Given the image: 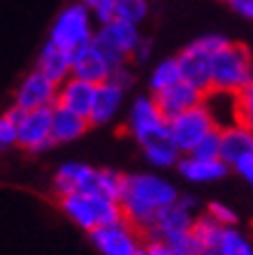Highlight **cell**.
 Wrapping results in <instances>:
<instances>
[{"mask_svg": "<svg viewBox=\"0 0 253 255\" xmlns=\"http://www.w3.org/2000/svg\"><path fill=\"white\" fill-rule=\"evenodd\" d=\"M179 188L160 172H133V174H126L121 207H123L126 221L133 223L147 237L160 211L174 204L179 200Z\"/></svg>", "mask_w": 253, "mask_h": 255, "instance_id": "cell-1", "label": "cell"}, {"mask_svg": "<svg viewBox=\"0 0 253 255\" xmlns=\"http://www.w3.org/2000/svg\"><path fill=\"white\" fill-rule=\"evenodd\" d=\"M56 204L70 221L84 232H93L105 225L126 221L121 202L98 193H70L63 197H56Z\"/></svg>", "mask_w": 253, "mask_h": 255, "instance_id": "cell-2", "label": "cell"}, {"mask_svg": "<svg viewBox=\"0 0 253 255\" xmlns=\"http://www.w3.org/2000/svg\"><path fill=\"white\" fill-rule=\"evenodd\" d=\"M98 28L100 26H98L93 12L84 2L72 0V2L60 7L58 14L53 16L47 40L53 42L56 47L74 54V51H79L81 47H86L95 40Z\"/></svg>", "mask_w": 253, "mask_h": 255, "instance_id": "cell-3", "label": "cell"}, {"mask_svg": "<svg viewBox=\"0 0 253 255\" xmlns=\"http://www.w3.org/2000/svg\"><path fill=\"white\" fill-rule=\"evenodd\" d=\"M228 42L230 40L221 33H205L200 37H195L193 42H188L186 47L177 54L184 81H188L191 86H195L205 95L209 93L214 88V77H212L214 54H219Z\"/></svg>", "mask_w": 253, "mask_h": 255, "instance_id": "cell-4", "label": "cell"}, {"mask_svg": "<svg viewBox=\"0 0 253 255\" xmlns=\"http://www.w3.org/2000/svg\"><path fill=\"white\" fill-rule=\"evenodd\" d=\"M214 88L212 91H230L242 93L253 81V54L242 42H228L212 63Z\"/></svg>", "mask_w": 253, "mask_h": 255, "instance_id": "cell-5", "label": "cell"}, {"mask_svg": "<svg viewBox=\"0 0 253 255\" xmlns=\"http://www.w3.org/2000/svg\"><path fill=\"white\" fill-rule=\"evenodd\" d=\"M126 132L140 146L170 137V119L160 112L158 102L151 93H142L133 98L126 116Z\"/></svg>", "mask_w": 253, "mask_h": 255, "instance_id": "cell-6", "label": "cell"}, {"mask_svg": "<svg viewBox=\"0 0 253 255\" xmlns=\"http://www.w3.org/2000/svg\"><path fill=\"white\" fill-rule=\"evenodd\" d=\"M214 130H219V128L214 123L209 109L205 107V102L184 112V114L174 116V119H170V141L179 148L181 155L193 153L195 146L205 137H209Z\"/></svg>", "mask_w": 253, "mask_h": 255, "instance_id": "cell-7", "label": "cell"}, {"mask_svg": "<svg viewBox=\"0 0 253 255\" xmlns=\"http://www.w3.org/2000/svg\"><path fill=\"white\" fill-rule=\"evenodd\" d=\"M142 37L144 35H142L140 26H133V23L121 21V19H112L109 23H102L98 28V33H95V42L109 56V61L114 63V67L133 61V54H135V49L140 47Z\"/></svg>", "mask_w": 253, "mask_h": 255, "instance_id": "cell-8", "label": "cell"}, {"mask_svg": "<svg viewBox=\"0 0 253 255\" xmlns=\"http://www.w3.org/2000/svg\"><path fill=\"white\" fill-rule=\"evenodd\" d=\"M88 239L100 255H142L147 237L133 223L121 221L88 232Z\"/></svg>", "mask_w": 253, "mask_h": 255, "instance_id": "cell-9", "label": "cell"}, {"mask_svg": "<svg viewBox=\"0 0 253 255\" xmlns=\"http://www.w3.org/2000/svg\"><path fill=\"white\" fill-rule=\"evenodd\" d=\"M56 146L53 141V107L21 112L19 116V146L21 151L40 155Z\"/></svg>", "mask_w": 253, "mask_h": 255, "instance_id": "cell-10", "label": "cell"}, {"mask_svg": "<svg viewBox=\"0 0 253 255\" xmlns=\"http://www.w3.org/2000/svg\"><path fill=\"white\" fill-rule=\"evenodd\" d=\"M56 100H58V84L49 79L44 72H40L37 67L26 72V77L19 81V86L12 93V107L21 112L56 107Z\"/></svg>", "mask_w": 253, "mask_h": 255, "instance_id": "cell-11", "label": "cell"}, {"mask_svg": "<svg viewBox=\"0 0 253 255\" xmlns=\"http://www.w3.org/2000/svg\"><path fill=\"white\" fill-rule=\"evenodd\" d=\"M205 209L200 207V200L193 197V195H186L181 193L179 200L170 204L167 209L160 211V216L156 218L153 223L151 232L147 235L149 237H156V239H165V237L174 235V232H184V230H193L198 216L202 214Z\"/></svg>", "mask_w": 253, "mask_h": 255, "instance_id": "cell-12", "label": "cell"}, {"mask_svg": "<svg viewBox=\"0 0 253 255\" xmlns=\"http://www.w3.org/2000/svg\"><path fill=\"white\" fill-rule=\"evenodd\" d=\"M51 190L56 197L70 193H93L98 190V167L81 160H67L53 169Z\"/></svg>", "mask_w": 253, "mask_h": 255, "instance_id": "cell-13", "label": "cell"}, {"mask_svg": "<svg viewBox=\"0 0 253 255\" xmlns=\"http://www.w3.org/2000/svg\"><path fill=\"white\" fill-rule=\"evenodd\" d=\"M112 72L114 63L109 61V56L102 51L95 40L72 54V77H79V79H86L95 86H100L112 79Z\"/></svg>", "mask_w": 253, "mask_h": 255, "instance_id": "cell-14", "label": "cell"}, {"mask_svg": "<svg viewBox=\"0 0 253 255\" xmlns=\"http://www.w3.org/2000/svg\"><path fill=\"white\" fill-rule=\"evenodd\" d=\"M95 93H98L95 84L79 79V77H67L63 84H58V100H56V105L63 109H70L74 114L91 119Z\"/></svg>", "mask_w": 253, "mask_h": 255, "instance_id": "cell-15", "label": "cell"}, {"mask_svg": "<svg viewBox=\"0 0 253 255\" xmlns=\"http://www.w3.org/2000/svg\"><path fill=\"white\" fill-rule=\"evenodd\" d=\"M253 155V128L249 123H237L221 128V160L235 169L242 160Z\"/></svg>", "mask_w": 253, "mask_h": 255, "instance_id": "cell-16", "label": "cell"}, {"mask_svg": "<svg viewBox=\"0 0 253 255\" xmlns=\"http://www.w3.org/2000/svg\"><path fill=\"white\" fill-rule=\"evenodd\" d=\"M126 95H128L126 88H121L119 84H114V81L100 84V86H98V93H95L93 112H91V119H88L91 126L93 128L109 126V123L123 112V107H126Z\"/></svg>", "mask_w": 253, "mask_h": 255, "instance_id": "cell-17", "label": "cell"}, {"mask_svg": "<svg viewBox=\"0 0 253 255\" xmlns=\"http://www.w3.org/2000/svg\"><path fill=\"white\" fill-rule=\"evenodd\" d=\"M153 98H156L160 112H163L167 119H174V116L184 114V112H188V109H193L205 102V93L198 91L195 86H191L188 81H179V84H174V86L156 93Z\"/></svg>", "mask_w": 253, "mask_h": 255, "instance_id": "cell-18", "label": "cell"}, {"mask_svg": "<svg viewBox=\"0 0 253 255\" xmlns=\"http://www.w3.org/2000/svg\"><path fill=\"white\" fill-rule=\"evenodd\" d=\"M177 174L188 183H216L230 174V165L216 158V160H205V158H195V155H181L179 165H177Z\"/></svg>", "mask_w": 253, "mask_h": 255, "instance_id": "cell-19", "label": "cell"}, {"mask_svg": "<svg viewBox=\"0 0 253 255\" xmlns=\"http://www.w3.org/2000/svg\"><path fill=\"white\" fill-rule=\"evenodd\" d=\"M35 67L56 84H63L67 77H72V54L47 40L44 47L40 49V54H37V65Z\"/></svg>", "mask_w": 253, "mask_h": 255, "instance_id": "cell-20", "label": "cell"}, {"mask_svg": "<svg viewBox=\"0 0 253 255\" xmlns=\"http://www.w3.org/2000/svg\"><path fill=\"white\" fill-rule=\"evenodd\" d=\"M91 121L86 116H79L70 112V109H63V107H53V141L56 146H63V144H72V141L81 139L84 134L88 132Z\"/></svg>", "mask_w": 253, "mask_h": 255, "instance_id": "cell-21", "label": "cell"}, {"mask_svg": "<svg viewBox=\"0 0 253 255\" xmlns=\"http://www.w3.org/2000/svg\"><path fill=\"white\" fill-rule=\"evenodd\" d=\"M205 107L209 109L216 128H230L237 123H244L242 114L237 112H228V107H240V93H230V91H209L205 95Z\"/></svg>", "mask_w": 253, "mask_h": 255, "instance_id": "cell-22", "label": "cell"}, {"mask_svg": "<svg viewBox=\"0 0 253 255\" xmlns=\"http://www.w3.org/2000/svg\"><path fill=\"white\" fill-rule=\"evenodd\" d=\"M142 148V155H144V160L151 165L156 172H167V169H177L181 160V153L179 148L174 146L170 137L167 139H156V141H149L144 144Z\"/></svg>", "mask_w": 253, "mask_h": 255, "instance_id": "cell-23", "label": "cell"}, {"mask_svg": "<svg viewBox=\"0 0 253 255\" xmlns=\"http://www.w3.org/2000/svg\"><path fill=\"white\" fill-rule=\"evenodd\" d=\"M184 81L181 77V65H179V58L177 56H167V58H160L156 65H151L149 70V77H147V86H149V93H160L165 88L174 86Z\"/></svg>", "mask_w": 253, "mask_h": 255, "instance_id": "cell-24", "label": "cell"}, {"mask_svg": "<svg viewBox=\"0 0 253 255\" xmlns=\"http://www.w3.org/2000/svg\"><path fill=\"white\" fill-rule=\"evenodd\" d=\"M214 255H253V237L240 230L237 225L226 228Z\"/></svg>", "mask_w": 253, "mask_h": 255, "instance_id": "cell-25", "label": "cell"}, {"mask_svg": "<svg viewBox=\"0 0 253 255\" xmlns=\"http://www.w3.org/2000/svg\"><path fill=\"white\" fill-rule=\"evenodd\" d=\"M223 230H226V225L216 223L212 216L205 214V211L198 216V221H195V225H193V232H195V237H198V242H200L205 253H216L221 237H223Z\"/></svg>", "mask_w": 253, "mask_h": 255, "instance_id": "cell-26", "label": "cell"}, {"mask_svg": "<svg viewBox=\"0 0 253 255\" xmlns=\"http://www.w3.org/2000/svg\"><path fill=\"white\" fill-rule=\"evenodd\" d=\"M114 14L121 21H128L133 26H142L151 14V2L149 0H116Z\"/></svg>", "mask_w": 253, "mask_h": 255, "instance_id": "cell-27", "label": "cell"}, {"mask_svg": "<svg viewBox=\"0 0 253 255\" xmlns=\"http://www.w3.org/2000/svg\"><path fill=\"white\" fill-rule=\"evenodd\" d=\"M123 186H126V174H123V172H119V169H114V167L98 169V193L121 202Z\"/></svg>", "mask_w": 253, "mask_h": 255, "instance_id": "cell-28", "label": "cell"}, {"mask_svg": "<svg viewBox=\"0 0 253 255\" xmlns=\"http://www.w3.org/2000/svg\"><path fill=\"white\" fill-rule=\"evenodd\" d=\"M19 116H21V109L12 107V105L0 116V146L5 151L19 146Z\"/></svg>", "mask_w": 253, "mask_h": 255, "instance_id": "cell-29", "label": "cell"}, {"mask_svg": "<svg viewBox=\"0 0 253 255\" xmlns=\"http://www.w3.org/2000/svg\"><path fill=\"white\" fill-rule=\"evenodd\" d=\"M165 242L170 244V249H172L177 255H202V253H205L193 230L174 232V235L165 237Z\"/></svg>", "mask_w": 253, "mask_h": 255, "instance_id": "cell-30", "label": "cell"}, {"mask_svg": "<svg viewBox=\"0 0 253 255\" xmlns=\"http://www.w3.org/2000/svg\"><path fill=\"white\" fill-rule=\"evenodd\" d=\"M205 214H209L214 221L221 223V225H226V228H235V225L240 223V214H237L230 204H226V202H221V200L207 202Z\"/></svg>", "mask_w": 253, "mask_h": 255, "instance_id": "cell-31", "label": "cell"}, {"mask_svg": "<svg viewBox=\"0 0 253 255\" xmlns=\"http://www.w3.org/2000/svg\"><path fill=\"white\" fill-rule=\"evenodd\" d=\"M188 155L205 158V160H216V158H221V130H214L209 137H205V139L195 146L193 153H188Z\"/></svg>", "mask_w": 253, "mask_h": 255, "instance_id": "cell-32", "label": "cell"}, {"mask_svg": "<svg viewBox=\"0 0 253 255\" xmlns=\"http://www.w3.org/2000/svg\"><path fill=\"white\" fill-rule=\"evenodd\" d=\"M79 2H84V5L93 12L98 26L116 19V14H114V2H116V0H79Z\"/></svg>", "mask_w": 253, "mask_h": 255, "instance_id": "cell-33", "label": "cell"}, {"mask_svg": "<svg viewBox=\"0 0 253 255\" xmlns=\"http://www.w3.org/2000/svg\"><path fill=\"white\" fill-rule=\"evenodd\" d=\"M109 81H114V84H119L121 88L130 91V88L135 86V81H137V74H135V70H133V63H123V65L114 67L112 79Z\"/></svg>", "mask_w": 253, "mask_h": 255, "instance_id": "cell-34", "label": "cell"}, {"mask_svg": "<svg viewBox=\"0 0 253 255\" xmlns=\"http://www.w3.org/2000/svg\"><path fill=\"white\" fill-rule=\"evenodd\" d=\"M151 56H153V40L151 37H142V42H140V47L135 49V54H133V65H144V63H149L151 61Z\"/></svg>", "mask_w": 253, "mask_h": 255, "instance_id": "cell-35", "label": "cell"}, {"mask_svg": "<svg viewBox=\"0 0 253 255\" xmlns=\"http://www.w3.org/2000/svg\"><path fill=\"white\" fill-rule=\"evenodd\" d=\"M142 255H177L172 249H170V244L165 239H156V237H149L147 242H144V253Z\"/></svg>", "mask_w": 253, "mask_h": 255, "instance_id": "cell-36", "label": "cell"}, {"mask_svg": "<svg viewBox=\"0 0 253 255\" xmlns=\"http://www.w3.org/2000/svg\"><path fill=\"white\" fill-rule=\"evenodd\" d=\"M240 105H242V116H244V123H247L249 119H253V81L240 93Z\"/></svg>", "mask_w": 253, "mask_h": 255, "instance_id": "cell-37", "label": "cell"}, {"mask_svg": "<svg viewBox=\"0 0 253 255\" xmlns=\"http://www.w3.org/2000/svg\"><path fill=\"white\" fill-rule=\"evenodd\" d=\"M230 9H233L237 16H242L244 21L253 23V0H233V2H230Z\"/></svg>", "mask_w": 253, "mask_h": 255, "instance_id": "cell-38", "label": "cell"}, {"mask_svg": "<svg viewBox=\"0 0 253 255\" xmlns=\"http://www.w3.org/2000/svg\"><path fill=\"white\" fill-rule=\"evenodd\" d=\"M233 172L237 176H242L249 186H253V155H251V158H247V160H242L240 165L233 169Z\"/></svg>", "mask_w": 253, "mask_h": 255, "instance_id": "cell-39", "label": "cell"}, {"mask_svg": "<svg viewBox=\"0 0 253 255\" xmlns=\"http://www.w3.org/2000/svg\"><path fill=\"white\" fill-rule=\"evenodd\" d=\"M219 2H226V5H230V2H233V0H219Z\"/></svg>", "mask_w": 253, "mask_h": 255, "instance_id": "cell-40", "label": "cell"}, {"mask_svg": "<svg viewBox=\"0 0 253 255\" xmlns=\"http://www.w3.org/2000/svg\"><path fill=\"white\" fill-rule=\"evenodd\" d=\"M247 123H249V126H251V128H253V119H249V121H247Z\"/></svg>", "mask_w": 253, "mask_h": 255, "instance_id": "cell-41", "label": "cell"}, {"mask_svg": "<svg viewBox=\"0 0 253 255\" xmlns=\"http://www.w3.org/2000/svg\"><path fill=\"white\" fill-rule=\"evenodd\" d=\"M202 255H214V253H202Z\"/></svg>", "mask_w": 253, "mask_h": 255, "instance_id": "cell-42", "label": "cell"}]
</instances>
